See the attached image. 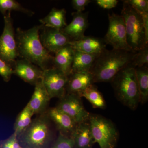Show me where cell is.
Segmentation results:
<instances>
[{
	"label": "cell",
	"instance_id": "cell-6",
	"mask_svg": "<svg viewBox=\"0 0 148 148\" xmlns=\"http://www.w3.org/2000/svg\"><path fill=\"white\" fill-rule=\"evenodd\" d=\"M88 121L93 138L100 148H115L118 140L119 133L112 122L95 114H90Z\"/></svg>",
	"mask_w": 148,
	"mask_h": 148
},
{
	"label": "cell",
	"instance_id": "cell-20",
	"mask_svg": "<svg viewBox=\"0 0 148 148\" xmlns=\"http://www.w3.org/2000/svg\"><path fill=\"white\" fill-rule=\"evenodd\" d=\"M65 9L53 8L44 18L40 19L42 25L49 28L63 29L67 26Z\"/></svg>",
	"mask_w": 148,
	"mask_h": 148
},
{
	"label": "cell",
	"instance_id": "cell-21",
	"mask_svg": "<svg viewBox=\"0 0 148 148\" xmlns=\"http://www.w3.org/2000/svg\"><path fill=\"white\" fill-rule=\"evenodd\" d=\"M98 54H88L74 50L71 73L76 72L90 71Z\"/></svg>",
	"mask_w": 148,
	"mask_h": 148
},
{
	"label": "cell",
	"instance_id": "cell-27",
	"mask_svg": "<svg viewBox=\"0 0 148 148\" xmlns=\"http://www.w3.org/2000/svg\"><path fill=\"white\" fill-rule=\"evenodd\" d=\"M51 148H75L73 140L71 137L60 133Z\"/></svg>",
	"mask_w": 148,
	"mask_h": 148
},
{
	"label": "cell",
	"instance_id": "cell-4",
	"mask_svg": "<svg viewBox=\"0 0 148 148\" xmlns=\"http://www.w3.org/2000/svg\"><path fill=\"white\" fill-rule=\"evenodd\" d=\"M121 15L125 24L127 43L132 51L136 53L148 46L142 16L125 1H123Z\"/></svg>",
	"mask_w": 148,
	"mask_h": 148
},
{
	"label": "cell",
	"instance_id": "cell-15",
	"mask_svg": "<svg viewBox=\"0 0 148 148\" xmlns=\"http://www.w3.org/2000/svg\"><path fill=\"white\" fill-rule=\"evenodd\" d=\"M48 116L55 123L60 133L69 137H71L77 125L71 118L57 107L50 109Z\"/></svg>",
	"mask_w": 148,
	"mask_h": 148
},
{
	"label": "cell",
	"instance_id": "cell-5",
	"mask_svg": "<svg viewBox=\"0 0 148 148\" xmlns=\"http://www.w3.org/2000/svg\"><path fill=\"white\" fill-rule=\"evenodd\" d=\"M50 119L42 115L31 123L19 135L20 142L27 148H47L52 138Z\"/></svg>",
	"mask_w": 148,
	"mask_h": 148
},
{
	"label": "cell",
	"instance_id": "cell-25",
	"mask_svg": "<svg viewBox=\"0 0 148 148\" xmlns=\"http://www.w3.org/2000/svg\"><path fill=\"white\" fill-rule=\"evenodd\" d=\"M12 10L20 12L31 16L34 12L23 7L18 2L14 0H0V12L5 15L8 12Z\"/></svg>",
	"mask_w": 148,
	"mask_h": 148
},
{
	"label": "cell",
	"instance_id": "cell-28",
	"mask_svg": "<svg viewBox=\"0 0 148 148\" xmlns=\"http://www.w3.org/2000/svg\"><path fill=\"white\" fill-rule=\"evenodd\" d=\"M125 1L139 13L148 12L147 0H127Z\"/></svg>",
	"mask_w": 148,
	"mask_h": 148
},
{
	"label": "cell",
	"instance_id": "cell-31",
	"mask_svg": "<svg viewBox=\"0 0 148 148\" xmlns=\"http://www.w3.org/2000/svg\"><path fill=\"white\" fill-rule=\"evenodd\" d=\"M91 2L90 0H73L72 4L74 9L77 12H83L88 4Z\"/></svg>",
	"mask_w": 148,
	"mask_h": 148
},
{
	"label": "cell",
	"instance_id": "cell-24",
	"mask_svg": "<svg viewBox=\"0 0 148 148\" xmlns=\"http://www.w3.org/2000/svg\"><path fill=\"white\" fill-rule=\"evenodd\" d=\"M34 114L27 104L18 115L14 123V132L19 135L27 128L32 122V118Z\"/></svg>",
	"mask_w": 148,
	"mask_h": 148
},
{
	"label": "cell",
	"instance_id": "cell-26",
	"mask_svg": "<svg viewBox=\"0 0 148 148\" xmlns=\"http://www.w3.org/2000/svg\"><path fill=\"white\" fill-rule=\"evenodd\" d=\"M148 47L146 46L135 53L131 65L135 68L148 65Z\"/></svg>",
	"mask_w": 148,
	"mask_h": 148
},
{
	"label": "cell",
	"instance_id": "cell-7",
	"mask_svg": "<svg viewBox=\"0 0 148 148\" xmlns=\"http://www.w3.org/2000/svg\"><path fill=\"white\" fill-rule=\"evenodd\" d=\"M109 27L104 42L113 49L133 51L127 42V35L124 19L121 15L112 12L108 14Z\"/></svg>",
	"mask_w": 148,
	"mask_h": 148
},
{
	"label": "cell",
	"instance_id": "cell-16",
	"mask_svg": "<svg viewBox=\"0 0 148 148\" xmlns=\"http://www.w3.org/2000/svg\"><path fill=\"white\" fill-rule=\"evenodd\" d=\"M93 83V77L90 71L72 73L69 76L66 92L79 96L86 88Z\"/></svg>",
	"mask_w": 148,
	"mask_h": 148
},
{
	"label": "cell",
	"instance_id": "cell-18",
	"mask_svg": "<svg viewBox=\"0 0 148 148\" xmlns=\"http://www.w3.org/2000/svg\"><path fill=\"white\" fill-rule=\"evenodd\" d=\"M50 99L41 79L35 84L34 91L28 104L34 114H42L47 108Z\"/></svg>",
	"mask_w": 148,
	"mask_h": 148
},
{
	"label": "cell",
	"instance_id": "cell-8",
	"mask_svg": "<svg viewBox=\"0 0 148 148\" xmlns=\"http://www.w3.org/2000/svg\"><path fill=\"white\" fill-rule=\"evenodd\" d=\"M4 28L0 36V58L11 66L18 55L11 12L4 15Z\"/></svg>",
	"mask_w": 148,
	"mask_h": 148
},
{
	"label": "cell",
	"instance_id": "cell-2",
	"mask_svg": "<svg viewBox=\"0 0 148 148\" xmlns=\"http://www.w3.org/2000/svg\"><path fill=\"white\" fill-rule=\"evenodd\" d=\"M135 53L106 49L98 54L90 72L93 83L111 82L121 70L131 64Z\"/></svg>",
	"mask_w": 148,
	"mask_h": 148
},
{
	"label": "cell",
	"instance_id": "cell-17",
	"mask_svg": "<svg viewBox=\"0 0 148 148\" xmlns=\"http://www.w3.org/2000/svg\"><path fill=\"white\" fill-rule=\"evenodd\" d=\"M71 137L75 148H92L95 143L89 121L77 124Z\"/></svg>",
	"mask_w": 148,
	"mask_h": 148
},
{
	"label": "cell",
	"instance_id": "cell-34",
	"mask_svg": "<svg viewBox=\"0 0 148 148\" xmlns=\"http://www.w3.org/2000/svg\"><path fill=\"white\" fill-rule=\"evenodd\" d=\"M1 148H12L11 147L10 145H9L8 143L7 140L5 141L3 144H2L1 147Z\"/></svg>",
	"mask_w": 148,
	"mask_h": 148
},
{
	"label": "cell",
	"instance_id": "cell-10",
	"mask_svg": "<svg viewBox=\"0 0 148 148\" xmlns=\"http://www.w3.org/2000/svg\"><path fill=\"white\" fill-rule=\"evenodd\" d=\"M56 107L71 118L77 124L89 120L90 114L85 108L81 98L76 94L66 92L60 99Z\"/></svg>",
	"mask_w": 148,
	"mask_h": 148
},
{
	"label": "cell",
	"instance_id": "cell-23",
	"mask_svg": "<svg viewBox=\"0 0 148 148\" xmlns=\"http://www.w3.org/2000/svg\"><path fill=\"white\" fill-rule=\"evenodd\" d=\"M79 96L85 98L95 108L104 109L106 108V101L103 95L93 84L86 88Z\"/></svg>",
	"mask_w": 148,
	"mask_h": 148
},
{
	"label": "cell",
	"instance_id": "cell-32",
	"mask_svg": "<svg viewBox=\"0 0 148 148\" xmlns=\"http://www.w3.org/2000/svg\"><path fill=\"white\" fill-rule=\"evenodd\" d=\"M139 13V12H138ZM142 16L145 34V42L147 45L148 44V12L139 13Z\"/></svg>",
	"mask_w": 148,
	"mask_h": 148
},
{
	"label": "cell",
	"instance_id": "cell-3",
	"mask_svg": "<svg viewBox=\"0 0 148 148\" xmlns=\"http://www.w3.org/2000/svg\"><path fill=\"white\" fill-rule=\"evenodd\" d=\"M118 100L134 110L140 103L135 68L131 64L123 69L111 82Z\"/></svg>",
	"mask_w": 148,
	"mask_h": 148
},
{
	"label": "cell",
	"instance_id": "cell-29",
	"mask_svg": "<svg viewBox=\"0 0 148 148\" xmlns=\"http://www.w3.org/2000/svg\"><path fill=\"white\" fill-rule=\"evenodd\" d=\"M13 74L14 73L12 66L0 58V75L1 76L4 80L6 82H8Z\"/></svg>",
	"mask_w": 148,
	"mask_h": 148
},
{
	"label": "cell",
	"instance_id": "cell-33",
	"mask_svg": "<svg viewBox=\"0 0 148 148\" xmlns=\"http://www.w3.org/2000/svg\"><path fill=\"white\" fill-rule=\"evenodd\" d=\"M6 140L12 148H22L17 139V136L14 133Z\"/></svg>",
	"mask_w": 148,
	"mask_h": 148
},
{
	"label": "cell",
	"instance_id": "cell-30",
	"mask_svg": "<svg viewBox=\"0 0 148 148\" xmlns=\"http://www.w3.org/2000/svg\"><path fill=\"white\" fill-rule=\"evenodd\" d=\"M119 2L117 0H97L96 3L99 7L104 9L110 10L115 7Z\"/></svg>",
	"mask_w": 148,
	"mask_h": 148
},
{
	"label": "cell",
	"instance_id": "cell-22",
	"mask_svg": "<svg viewBox=\"0 0 148 148\" xmlns=\"http://www.w3.org/2000/svg\"><path fill=\"white\" fill-rule=\"evenodd\" d=\"M136 77L140 95V103L144 104L148 100L147 65L135 68Z\"/></svg>",
	"mask_w": 148,
	"mask_h": 148
},
{
	"label": "cell",
	"instance_id": "cell-19",
	"mask_svg": "<svg viewBox=\"0 0 148 148\" xmlns=\"http://www.w3.org/2000/svg\"><path fill=\"white\" fill-rule=\"evenodd\" d=\"M74 50L70 45L61 49L53 56V67L63 72L68 76L71 74Z\"/></svg>",
	"mask_w": 148,
	"mask_h": 148
},
{
	"label": "cell",
	"instance_id": "cell-13",
	"mask_svg": "<svg viewBox=\"0 0 148 148\" xmlns=\"http://www.w3.org/2000/svg\"><path fill=\"white\" fill-rule=\"evenodd\" d=\"M69 45L74 50L88 54H100L106 49L104 40L92 36H86L77 40L71 41Z\"/></svg>",
	"mask_w": 148,
	"mask_h": 148
},
{
	"label": "cell",
	"instance_id": "cell-12",
	"mask_svg": "<svg viewBox=\"0 0 148 148\" xmlns=\"http://www.w3.org/2000/svg\"><path fill=\"white\" fill-rule=\"evenodd\" d=\"M14 66V74L26 82L35 85L42 79L43 71L26 59H16Z\"/></svg>",
	"mask_w": 148,
	"mask_h": 148
},
{
	"label": "cell",
	"instance_id": "cell-1",
	"mask_svg": "<svg viewBox=\"0 0 148 148\" xmlns=\"http://www.w3.org/2000/svg\"><path fill=\"white\" fill-rule=\"evenodd\" d=\"M43 25L36 26L27 30L17 28L15 34L18 56L26 59L42 71L53 64V57L44 47L40 38Z\"/></svg>",
	"mask_w": 148,
	"mask_h": 148
},
{
	"label": "cell",
	"instance_id": "cell-11",
	"mask_svg": "<svg viewBox=\"0 0 148 148\" xmlns=\"http://www.w3.org/2000/svg\"><path fill=\"white\" fill-rule=\"evenodd\" d=\"M40 38L44 47L49 52L56 53L71 41L63 29L49 28L43 26Z\"/></svg>",
	"mask_w": 148,
	"mask_h": 148
},
{
	"label": "cell",
	"instance_id": "cell-14",
	"mask_svg": "<svg viewBox=\"0 0 148 148\" xmlns=\"http://www.w3.org/2000/svg\"><path fill=\"white\" fill-rule=\"evenodd\" d=\"M71 23L67 25L63 31L71 40H77L84 36V33L88 26V13L74 12Z\"/></svg>",
	"mask_w": 148,
	"mask_h": 148
},
{
	"label": "cell",
	"instance_id": "cell-9",
	"mask_svg": "<svg viewBox=\"0 0 148 148\" xmlns=\"http://www.w3.org/2000/svg\"><path fill=\"white\" fill-rule=\"evenodd\" d=\"M69 76L54 67L45 69L43 72V84L51 99L63 98L66 93Z\"/></svg>",
	"mask_w": 148,
	"mask_h": 148
}]
</instances>
